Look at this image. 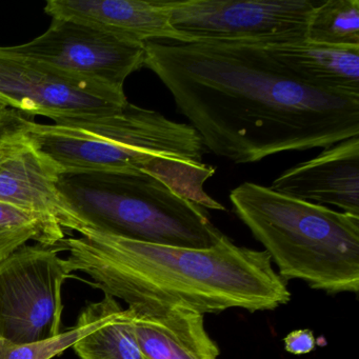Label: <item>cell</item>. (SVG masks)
Returning <instances> with one entry per match:
<instances>
[{"label":"cell","mask_w":359,"mask_h":359,"mask_svg":"<svg viewBox=\"0 0 359 359\" xmlns=\"http://www.w3.org/2000/svg\"><path fill=\"white\" fill-rule=\"evenodd\" d=\"M144 67L168 88L205 148L235 163L359 136V97L304 85L258 43L149 41Z\"/></svg>","instance_id":"1"},{"label":"cell","mask_w":359,"mask_h":359,"mask_svg":"<svg viewBox=\"0 0 359 359\" xmlns=\"http://www.w3.org/2000/svg\"><path fill=\"white\" fill-rule=\"evenodd\" d=\"M60 243L71 272H83L104 295L129 309L182 306L201 314L229 309L272 311L291 299L266 251L224 235L210 249L130 241L83 229Z\"/></svg>","instance_id":"2"},{"label":"cell","mask_w":359,"mask_h":359,"mask_svg":"<svg viewBox=\"0 0 359 359\" xmlns=\"http://www.w3.org/2000/svg\"><path fill=\"white\" fill-rule=\"evenodd\" d=\"M230 201L285 283L299 279L325 293H358L359 216L254 182L233 189Z\"/></svg>","instance_id":"3"},{"label":"cell","mask_w":359,"mask_h":359,"mask_svg":"<svg viewBox=\"0 0 359 359\" xmlns=\"http://www.w3.org/2000/svg\"><path fill=\"white\" fill-rule=\"evenodd\" d=\"M57 186L85 229L189 249H210L224 237L205 208L149 174H64Z\"/></svg>","instance_id":"4"},{"label":"cell","mask_w":359,"mask_h":359,"mask_svg":"<svg viewBox=\"0 0 359 359\" xmlns=\"http://www.w3.org/2000/svg\"><path fill=\"white\" fill-rule=\"evenodd\" d=\"M24 135L64 174L146 173L158 178L189 201L208 207L211 196L203 186L209 176L116 136L74 126L43 125L30 121Z\"/></svg>","instance_id":"5"},{"label":"cell","mask_w":359,"mask_h":359,"mask_svg":"<svg viewBox=\"0 0 359 359\" xmlns=\"http://www.w3.org/2000/svg\"><path fill=\"white\" fill-rule=\"evenodd\" d=\"M56 247L24 245L0 262V338L30 344L62 333V285L72 277Z\"/></svg>","instance_id":"6"},{"label":"cell","mask_w":359,"mask_h":359,"mask_svg":"<svg viewBox=\"0 0 359 359\" xmlns=\"http://www.w3.org/2000/svg\"><path fill=\"white\" fill-rule=\"evenodd\" d=\"M323 0H172L174 28L197 41L264 43L306 37Z\"/></svg>","instance_id":"7"},{"label":"cell","mask_w":359,"mask_h":359,"mask_svg":"<svg viewBox=\"0 0 359 359\" xmlns=\"http://www.w3.org/2000/svg\"><path fill=\"white\" fill-rule=\"evenodd\" d=\"M0 100L22 114L55 121L118 112L125 92L81 81L0 47Z\"/></svg>","instance_id":"8"},{"label":"cell","mask_w":359,"mask_h":359,"mask_svg":"<svg viewBox=\"0 0 359 359\" xmlns=\"http://www.w3.org/2000/svg\"><path fill=\"white\" fill-rule=\"evenodd\" d=\"M8 48L18 55L117 92H125L128 77L144 67V45L62 18L52 20L49 29L30 43Z\"/></svg>","instance_id":"9"},{"label":"cell","mask_w":359,"mask_h":359,"mask_svg":"<svg viewBox=\"0 0 359 359\" xmlns=\"http://www.w3.org/2000/svg\"><path fill=\"white\" fill-rule=\"evenodd\" d=\"M60 174L24 133L0 158V201L35 214L65 232L85 229L58 189Z\"/></svg>","instance_id":"10"},{"label":"cell","mask_w":359,"mask_h":359,"mask_svg":"<svg viewBox=\"0 0 359 359\" xmlns=\"http://www.w3.org/2000/svg\"><path fill=\"white\" fill-rule=\"evenodd\" d=\"M172 0H49L47 15L71 20L110 33L123 41L191 43L174 28Z\"/></svg>","instance_id":"11"},{"label":"cell","mask_w":359,"mask_h":359,"mask_svg":"<svg viewBox=\"0 0 359 359\" xmlns=\"http://www.w3.org/2000/svg\"><path fill=\"white\" fill-rule=\"evenodd\" d=\"M275 192L359 216V136L325 149L279 175Z\"/></svg>","instance_id":"12"},{"label":"cell","mask_w":359,"mask_h":359,"mask_svg":"<svg viewBox=\"0 0 359 359\" xmlns=\"http://www.w3.org/2000/svg\"><path fill=\"white\" fill-rule=\"evenodd\" d=\"M136 342L147 359H219L203 314L187 306L127 309Z\"/></svg>","instance_id":"13"},{"label":"cell","mask_w":359,"mask_h":359,"mask_svg":"<svg viewBox=\"0 0 359 359\" xmlns=\"http://www.w3.org/2000/svg\"><path fill=\"white\" fill-rule=\"evenodd\" d=\"M260 46L304 85L334 95L359 97V46L323 45L306 37Z\"/></svg>","instance_id":"14"},{"label":"cell","mask_w":359,"mask_h":359,"mask_svg":"<svg viewBox=\"0 0 359 359\" xmlns=\"http://www.w3.org/2000/svg\"><path fill=\"white\" fill-rule=\"evenodd\" d=\"M121 309L117 299L104 295V299L89 304L83 309L74 327H69L55 337L22 344L0 338V359L55 358L69 348H73L81 338L104 325Z\"/></svg>","instance_id":"15"},{"label":"cell","mask_w":359,"mask_h":359,"mask_svg":"<svg viewBox=\"0 0 359 359\" xmlns=\"http://www.w3.org/2000/svg\"><path fill=\"white\" fill-rule=\"evenodd\" d=\"M60 226L50 224L35 214L0 201V262L30 241L56 247L66 237Z\"/></svg>","instance_id":"16"},{"label":"cell","mask_w":359,"mask_h":359,"mask_svg":"<svg viewBox=\"0 0 359 359\" xmlns=\"http://www.w3.org/2000/svg\"><path fill=\"white\" fill-rule=\"evenodd\" d=\"M73 348L79 359H147L134 337L127 309L117 311Z\"/></svg>","instance_id":"17"},{"label":"cell","mask_w":359,"mask_h":359,"mask_svg":"<svg viewBox=\"0 0 359 359\" xmlns=\"http://www.w3.org/2000/svg\"><path fill=\"white\" fill-rule=\"evenodd\" d=\"M306 39L331 46H359V0H323L314 10Z\"/></svg>","instance_id":"18"},{"label":"cell","mask_w":359,"mask_h":359,"mask_svg":"<svg viewBox=\"0 0 359 359\" xmlns=\"http://www.w3.org/2000/svg\"><path fill=\"white\" fill-rule=\"evenodd\" d=\"M31 119L13 109L0 111V158L6 148L24 133Z\"/></svg>","instance_id":"19"},{"label":"cell","mask_w":359,"mask_h":359,"mask_svg":"<svg viewBox=\"0 0 359 359\" xmlns=\"http://www.w3.org/2000/svg\"><path fill=\"white\" fill-rule=\"evenodd\" d=\"M285 348L294 355L308 354L316 346V338L311 330L299 329L290 332L285 339Z\"/></svg>","instance_id":"20"},{"label":"cell","mask_w":359,"mask_h":359,"mask_svg":"<svg viewBox=\"0 0 359 359\" xmlns=\"http://www.w3.org/2000/svg\"><path fill=\"white\" fill-rule=\"evenodd\" d=\"M6 109H8V107L4 104L3 102H0V111L6 110Z\"/></svg>","instance_id":"21"},{"label":"cell","mask_w":359,"mask_h":359,"mask_svg":"<svg viewBox=\"0 0 359 359\" xmlns=\"http://www.w3.org/2000/svg\"><path fill=\"white\" fill-rule=\"evenodd\" d=\"M0 102H1V100H0ZM3 104H4V102H3Z\"/></svg>","instance_id":"22"}]
</instances>
